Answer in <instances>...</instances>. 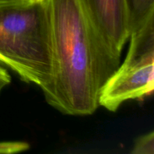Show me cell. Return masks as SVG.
<instances>
[{
    "instance_id": "cell-4",
    "label": "cell",
    "mask_w": 154,
    "mask_h": 154,
    "mask_svg": "<svg viewBox=\"0 0 154 154\" xmlns=\"http://www.w3.org/2000/svg\"><path fill=\"white\" fill-rule=\"evenodd\" d=\"M84 2L107 49L120 62L132 32L126 0H84Z\"/></svg>"
},
{
    "instance_id": "cell-3",
    "label": "cell",
    "mask_w": 154,
    "mask_h": 154,
    "mask_svg": "<svg viewBox=\"0 0 154 154\" xmlns=\"http://www.w3.org/2000/svg\"><path fill=\"white\" fill-rule=\"evenodd\" d=\"M123 64L107 80L99 106L115 112L124 102L143 101L154 90V10L132 27Z\"/></svg>"
},
{
    "instance_id": "cell-6",
    "label": "cell",
    "mask_w": 154,
    "mask_h": 154,
    "mask_svg": "<svg viewBox=\"0 0 154 154\" xmlns=\"http://www.w3.org/2000/svg\"><path fill=\"white\" fill-rule=\"evenodd\" d=\"M131 153L154 154V132H150L138 137L135 140Z\"/></svg>"
},
{
    "instance_id": "cell-7",
    "label": "cell",
    "mask_w": 154,
    "mask_h": 154,
    "mask_svg": "<svg viewBox=\"0 0 154 154\" xmlns=\"http://www.w3.org/2000/svg\"><path fill=\"white\" fill-rule=\"evenodd\" d=\"M29 144L23 141H5L0 142V153H17L26 151Z\"/></svg>"
},
{
    "instance_id": "cell-8",
    "label": "cell",
    "mask_w": 154,
    "mask_h": 154,
    "mask_svg": "<svg viewBox=\"0 0 154 154\" xmlns=\"http://www.w3.org/2000/svg\"><path fill=\"white\" fill-rule=\"evenodd\" d=\"M11 82V77L9 75L8 72L0 65V94L6 87Z\"/></svg>"
},
{
    "instance_id": "cell-2",
    "label": "cell",
    "mask_w": 154,
    "mask_h": 154,
    "mask_svg": "<svg viewBox=\"0 0 154 154\" xmlns=\"http://www.w3.org/2000/svg\"><path fill=\"white\" fill-rule=\"evenodd\" d=\"M0 63L43 90L51 76L48 17L43 1L0 6Z\"/></svg>"
},
{
    "instance_id": "cell-10",
    "label": "cell",
    "mask_w": 154,
    "mask_h": 154,
    "mask_svg": "<svg viewBox=\"0 0 154 154\" xmlns=\"http://www.w3.org/2000/svg\"><path fill=\"white\" fill-rule=\"evenodd\" d=\"M29 1L32 3H35V2H40L43 1V0H29Z\"/></svg>"
},
{
    "instance_id": "cell-5",
    "label": "cell",
    "mask_w": 154,
    "mask_h": 154,
    "mask_svg": "<svg viewBox=\"0 0 154 154\" xmlns=\"http://www.w3.org/2000/svg\"><path fill=\"white\" fill-rule=\"evenodd\" d=\"M130 14L132 29L139 23L147 14L154 10V0H126Z\"/></svg>"
},
{
    "instance_id": "cell-1",
    "label": "cell",
    "mask_w": 154,
    "mask_h": 154,
    "mask_svg": "<svg viewBox=\"0 0 154 154\" xmlns=\"http://www.w3.org/2000/svg\"><path fill=\"white\" fill-rule=\"evenodd\" d=\"M48 17L51 76L46 102L66 115L87 116L120 66L107 49L84 0H43Z\"/></svg>"
},
{
    "instance_id": "cell-9",
    "label": "cell",
    "mask_w": 154,
    "mask_h": 154,
    "mask_svg": "<svg viewBox=\"0 0 154 154\" xmlns=\"http://www.w3.org/2000/svg\"><path fill=\"white\" fill-rule=\"evenodd\" d=\"M29 3L32 2H30L29 0H0V6L22 5Z\"/></svg>"
}]
</instances>
